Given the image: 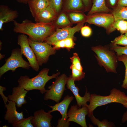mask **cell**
<instances>
[{"instance_id": "obj_5", "label": "cell", "mask_w": 127, "mask_h": 127, "mask_svg": "<svg viewBox=\"0 0 127 127\" xmlns=\"http://www.w3.org/2000/svg\"><path fill=\"white\" fill-rule=\"evenodd\" d=\"M20 49L16 48L12 51L10 57L5 60V63L0 68V77L8 71H15L17 68L29 69L30 66L29 62L24 60L22 57Z\"/></svg>"}, {"instance_id": "obj_47", "label": "cell", "mask_w": 127, "mask_h": 127, "mask_svg": "<svg viewBox=\"0 0 127 127\" xmlns=\"http://www.w3.org/2000/svg\"><path fill=\"white\" fill-rule=\"evenodd\" d=\"M126 101H127V99H126Z\"/></svg>"}, {"instance_id": "obj_14", "label": "cell", "mask_w": 127, "mask_h": 127, "mask_svg": "<svg viewBox=\"0 0 127 127\" xmlns=\"http://www.w3.org/2000/svg\"><path fill=\"white\" fill-rule=\"evenodd\" d=\"M74 81L70 75L68 78L66 83V87L67 89L72 92L76 99L77 105L79 107H80L82 106L87 105V102H90L91 94L89 92H87L86 89L84 96H81L79 93V89L77 86H75Z\"/></svg>"}, {"instance_id": "obj_43", "label": "cell", "mask_w": 127, "mask_h": 127, "mask_svg": "<svg viewBox=\"0 0 127 127\" xmlns=\"http://www.w3.org/2000/svg\"><path fill=\"white\" fill-rule=\"evenodd\" d=\"M5 56V55L2 54L1 53H0V60L4 58Z\"/></svg>"}, {"instance_id": "obj_19", "label": "cell", "mask_w": 127, "mask_h": 127, "mask_svg": "<svg viewBox=\"0 0 127 127\" xmlns=\"http://www.w3.org/2000/svg\"><path fill=\"white\" fill-rule=\"evenodd\" d=\"M28 4L31 14L34 18L50 5L48 0H30Z\"/></svg>"}, {"instance_id": "obj_2", "label": "cell", "mask_w": 127, "mask_h": 127, "mask_svg": "<svg viewBox=\"0 0 127 127\" xmlns=\"http://www.w3.org/2000/svg\"><path fill=\"white\" fill-rule=\"evenodd\" d=\"M49 69L44 68L40 71L35 76L30 78L25 75L20 76L18 80L19 85L28 91L37 90L42 94L45 93L46 91L45 88L46 83L53 78L56 79L60 74V72L49 76L48 74Z\"/></svg>"}, {"instance_id": "obj_22", "label": "cell", "mask_w": 127, "mask_h": 127, "mask_svg": "<svg viewBox=\"0 0 127 127\" xmlns=\"http://www.w3.org/2000/svg\"><path fill=\"white\" fill-rule=\"evenodd\" d=\"M110 13L113 15L115 20L120 19L127 21V7L117 5Z\"/></svg>"}, {"instance_id": "obj_27", "label": "cell", "mask_w": 127, "mask_h": 127, "mask_svg": "<svg viewBox=\"0 0 127 127\" xmlns=\"http://www.w3.org/2000/svg\"><path fill=\"white\" fill-rule=\"evenodd\" d=\"M33 116H31L26 118H24L12 124L14 127H34L31 122Z\"/></svg>"}, {"instance_id": "obj_15", "label": "cell", "mask_w": 127, "mask_h": 127, "mask_svg": "<svg viewBox=\"0 0 127 127\" xmlns=\"http://www.w3.org/2000/svg\"><path fill=\"white\" fill-rule=\"evenodd\" d=\"M8 102V103L5 105L7 110L4 115V119L8 123L12 124L24 118L23 112L19 113L16 111V103L9 100Z\"/></svg>"}, {"instance_id": "obj_35", "label": "cell", "mask_w": 127, "mask_h": 127, "mask_svg": "<svg viewBox=\"0 0 127 127\" xmlns=\"http://www.w3.org/2000/svg\"><path fill=\"white\" fill-rule=\"evenodd\" d=\"M65 43V48H66L68 51L71 48H74L75 45L73 39L71 38H68L64 39Z\"/></svg>"}, {"instance_id": "obj_31", "label": "cell", "mask_w": 127, "mask_h": 127, "mask_svg": "<svg viewBox=\"0 0 127 127\" xmlns=\"http://www.w3.org/2000/svg\"><path fill=\"white\" fill-rule=\"evenodd\" d=\"M56 23L58 26H64L69 25L70 23L66 15L64 13H62L58 17Z\"/></svg>"}, {"instance_id": "obj_18", "label": "cell", "mask_w": 127, "mask_h": 127, "mask_svg": "<svg viewBox=\"0 0 127 127\" xmlns=\"http://www.w3.org/2000/svg\"><path fill=\"white\" fill-rule=\"evenodd\" d=\"M57 13L50 5L39 13L34 18L36 23H52Z\"/></svg>"}, {"instance_id": "obj_38", "label": "cell", "mask_w": 127, "mask_h": 127, "mask_svg": "<svg viewBox=\"0 0 127 127\" xmlns=\"http://www.w3.org/2000/svg\"><path fill=\"white\" fill-rule=\"evenodd\" d=\"M118 0H107V7L109 8V7L113 9L117 5Z\"/></svg>"}, {"instance_id": "obj_17", "label": "cell", "mask_w": 127, "mask_h": 127, "mask_svg": "<svg viewBox=\"0 0 127 127\" xmlns=\"http://www.w3.org/2000/svg\"><path fill=\"white\" fill-rule=\"evenodd\" d=\"M28 91L19 85L13 87L12 94L8 95L9 100L15 102L17 107H21L23 105L26 104V100L25 97Z\"/></svg>"}, {"instance_id": "obj_32", "label": "cell", "mask_w": 127, "mask_h": 127, "mask_svg": "<svg viewBox=\"0 0 127 127\" xmlns=\"http://www.w3.org/2000/svg\"><path fill=\"white\" fill-rule=\"evenodd\" d=\"M70 58L72 63V64L77 69L82 71V67L81 65L80 60L77 53L76 52L74 53L73 56Z\"/></svg>"}, {"instance_id": "obj_3", "label": "cell", "mask_w": 127, "mask_h": 127, "mask_svg": "<svg viewBox=\"0 0 127 127\" xmlns=\"http://www.w3.org/2000/svg\"><path fill=\"white\" fill-rule=\"evenodd\" d=\"M127 96L123 92L114 88L111 90L110 95L103 96L95 94H91L90 103L87 106L88 109V116L93 113V111L97 107L111 103L115 102L121 104L125 107L127 102Z\"/></svg>"}, {"instance_id": "obj_8", "label": "cell", "mask_w": 127, "mask_h": 127, "mask_svg": "<svg viewBox=\"0 0 127 127\" xmlns=\"http://www.w3.org/2000/svg\"><path fill=\"white\" fill-rule=\"evenodd\" d=\"M17 44L20 46L21 53L28 60L30 67L36 71H38L39 66L34 51L29 45L28 38L26 35L22 34L18 35Z\"/></svg>"}, {"instance_id": "obj_6", "label": "cell", "mask_w": 127, "mask_h": 127, "mask_svg": "<svg viewBox=\"0 0 127 127\" xmlns=\"http://www.w3.org/2000/svg\"><path fill=\"white\" fill-rule=\"evenodd\" d=\"M28 39L29 45L34 51L39 66L46 63L49 56L55 54L56 52V50L47 43L36 42Z\"/></svg>"}, {"instance_id": "obj_40", "label": "cell", "mask_w": 127, "mask_h": 127, "mask_svg": "<svg viewBox=\"0 0 127 127\" xmlns=\"http://www.w3.org/2000/svg\"><path fill=\"white\" fill-rule=\"evenodd\" d=\"M86 10L88 9L90 5L91 0H82Z\"/></svg>"}, {"instance_id": "obj_39", "label": "cell", "mask_w": 127, "mask_h": 127, "mask_svg": "<svg viewBox=\"0 0 127 127\" xmlns=\"http://www.w3.org/2000/svg\"><path fill=\"white\" fill-rule=\"evenodd\" d=\"M117 5L127 7V0H118Z\"/></svg>"}, {"instance_id": "obj_4", "label": "cell", "mask_w": 127, "mask_h": 127, "mask_svg": "<svg viewBox=\"0 0 127 127\" xmlns=\"http://www.w3.org/2000/svg\"><path fill=\"white\" fill-rule=\"evenodd\" d=\"M91 49L96 54L95 57L100 66L103 67L108 72L117 73L118 60L115 52L107 45L92 47Z\"/></svg>"}, {"instance_id": "obj_9", "label": "cell", "mask_w": 127, "mask_h": 127, "mask_svg": "<svg viewBox=\"0 0 127 127\" xmlns=\"http://www.w3.org/2000/svg\"><path fill=\"white\" fill-rule=\"evenodd\" d=\"M84 22L78 23L73 27L69 26L61 29H57L50 36L46 38L44 41L51 45L55 42L68 38L73 39L75 33L80 30Z\"/></svg>"}, {"instance_id": "obj_20", "label": "cell", "mask_w": 127, "mask_h": 127, "mask_svg": "<svg viewBox=\"0 0 127 127\" xmlns=\"http://www.w3.org/2000/svg\"><path fill=\"white\" fill-rule=\"evenodd\" d=\"M112 10L106 5L105 0H93V4L87 15L97 12L110 13Z\"/></svg>"}, {"instance_id": "obj_29", "label": "cell", "mask_w": 127, "mask_h": 127, "mask_svg": "<svg viewBox=\"0 0 127 127\" xmlns=\"http://www.w3.org/2000/svg\"><path fill=\"white\" fill-rule=\"evenodd\" d=\"M111 43V45H119L127 46V36L125 34H122L115 38Z\"/></svg>"}, {"instance_id": "obj_44", "label": "cell", "mask_w": 127, "mask_h": 127, "mask_svg": "<svg viewBox=\"0 0 127 127\" xmlns=\"http://www.w3.org/2000/svg\"><path fill=\"white\" fill-rule=\"evenodd\" d=\"M2 42L1 41H0V50H1V47H2Z\"/></svg>"}, {"instance_id": "obj_46", "label": "cell", "mask_w": 127, "mask_h": 127, "mask_svg": "<svg viewBox=\"0 0 127 127\" xmlns=\"http://www.w3.org/2000/svg\"><path fill=\"white\" fill-rule=\"evenodd\" d=\"M125 107H126L127 108V104L126 106H125Z\"/></svg>"}, {"instance_id": "obj_10", "label": "cell", "mask_w": 127, "mask_h": 127, "mask_svg": "<svg viewBox=\"0 0 127 127\" xmlns=\"http://www.w3.org/2000/svg\"><path fill=\"white\" fill-rule=\"evenodd\" d=\"M73 96H70L67 95L61 102L57 103L54 106L48 105L52 109L48 112L51 113L54 111H58L60 112L62 117L58 121L57 127H68L70 125V123L67 121L68 117L67 111L69 104L73 100Z\"/></svg>"}, {"instance_id": "obj_30", "label": "cell", "mask_w": 127, "mask_h": 127, "mask_svg": "<svg viewBox=\"0 0 127 127\" xmlns=\"http://www.w3.org/2000/svg\"><path fill=\"white\" fill-rule=\"evenodd\" d=\"M110 49L116 53L117 56L123 54L127 55V46L122 47L117 45H111Z\"/></svg>"}, {"instance_id": "obj_25", "label": "cell", "mask_w": 127, "mask_h": 127, "mask_svg": "<svg viewBox=\"0 0 127 127\" xmlns=\"http://www.w3.org/2000/svg\"><path fill=\"white\" fill-rule=\"evenodd\" d=\"M91 119V122L94 124L97 125L99 127H111L113 126L112 123L108 122L107 120H104L101 121L96 118L93 115V113L88 116Z\"/></svg>"}, {"instance_id": "obj_26", "label": "cell", "mask_w": 127, "mask_h": 127, "mask_svg": "<svg viewBox=\"0 0 127 127\" xmlns=\"http://www.w3.org/2000/svg\"><path fill=\"white\" fill-rule=\"evenodd\" d=\"M72 70L71 77L74 81H79L84 78L85 73L76 68L72 64L70 67Z\"/></svg>"}, {"instance_id": "obj_23", "label": "cell", "mask_w": 127, "mask_h": 127, "mask_svg": "<svg viewBox=\"0 0 127 127\" xmlns=\"http://www.w3.org/2000/svg\"><path fill=\"white\" fill-rule=\"evenodd\" d=\"M65 7L68 10H78L84 6L82 0H64Z\"/></svg>"}, {"instance_id": "obj_45", "label": "cell", "mask_w": 127, "mask_h": 127, "mask_svg": "<svg viewBox=\"0 0 127 127\" xmlns=\"http://www.w3.org/2000/svg\"><path fill=\"white\" fill-rule=\"evenodd\" d=\"M125 34L127 36V31L126 32Z\"/></svg>"}, {"instance_id": "obj_42", "label": "cell", "mask_w": 127, "mask_h": 127, "mask_svg": "<svg viewBox=\"0 0 127 127\" xmlns=\"http://www.w3.org/2000/svg\"><path fill=\"white\" fill-rule=\"evenodd\" d=\"M18 3L24 4H28V2L30 0H16Z\"/></svg>"}, {"instance_id": "obj_36", "label": "cell", "mask_w": 127, "mask_h": 127, "mask_svg": "<svg viewBox=\"0 0 127 127\" xmlns=\"http://www.w3.org/2000/svg\"><path fill=\"white\" fill-rule=\"evenodd\" d=\"M52 45H53V48L56 50L61 48H65L64 39L56 41L53 43Z\"/></svg>"}, {"instance_id": "obj_7", "label": "cell", "mask_w": 127, "mask_h": 127, "mask_svg": "<svg viewBox=\"0 0 127 127\" xmlns=\"http://www.w3.org/2000/svg\"><path fill=\"white\" fill-rule=\"evenodd\" d=\"M68 78L64 74L58 77L49 86V89L46 90L44 96V100H52L57 103H59L64 91L66 90L65 86Z\"/></svg>"}, {"instance_id": "obj_13", "label": "cell", "mask_w": 127, "mask_h": 127, "mask_svg": "<svg viewBox=\"0 0 127 127\" xmlns=\"http://www.w3.org/2000/svg\"><path fill=\"white\" fill-rule=\"evenodd\" d=\"M52 117L51 113L41 109L35 112L31 122L35 127H51V121Z\"/></svg>"}, {"instance_id": "obj_41", "label": "cell", "mask_w": 127, "mask_h": 127, "mask_svg": "<svg viewBox=\"0 0 127 127\" xmlns=\"http://www.w3.org/2000/svg\"><path fill=\"white\" fill-rule=\"evenodd\" d=\"M127 120V111L123 114L122 119V123H124Z\"/></svg>"}, {"instance_id": "obj_37", "label": "cell", "mask_w": 127, "mask_h": 127, "mask_svg": "<svg viewBox=\"0 0 127 127\" xmlns=\"http://www.w3.org/2000/svg\"><path fill=\"white\" fill-rule=\"evenodd\" d=\"M6 88L5 87L0 86V94L4 101L5 105L6 104L8 100V97H6L3 93V91L6 90Z\"/></svg>"}, {"instance_id": "obj_11", "label": "cell", "mask_w": 127, "mask_h": 127, "mask_svg": "<svg viewBox=\"0 0 127 127\" xmlns=\"http://www.w3.org/2000/svg\"><path fill=\"white\" fill-rule=\"evenodd\" d=\"M113 15L110 13L97 12L87 15L86 22L107 29L114 21Z\"/></svg>"}, {"instance_id": "obj_48", "label": "cell", "mask_w": 127, "mask_h": 127, "mask_svg": "<svg viewBox=\"0 0 127 127\" xmlns=\"http://www.w3.org/2000/svg\"></svg>"}, {"instance_id": "obj_28", "label": "cell", "mask_w": 127, "mask_h": 127, "mask_svg": "<svg viewBox=\"0 0 127 127\" xmlns=\"http://www.w3.org/2000/svg\"><path fill=\"white\" fill-rule=\"evenodd\" d=\"M117 57L118 60L122 62L125 66V77L122 85V87L124 88L127 89V55L123 54Z\"/></svg>"}, {"instance_id": "obj_12", "label": "cell", "mask_w": 127, "mask_h": 127, "mask_svg": "<svg viewBox=\"0 0 127 127\" xmlns=\"http://www.w3.org/2000/svg\"><path fill=\"white\" fill-rule=\"evenodd\" d=\"M87 105L82 106L81 108L77 105H72L67 113L68 118L67 121H73L82 127H87L85 117L88 114V109Z\"/></svg>"}, {"instance_id": "obj_33", "label": "cell", "mask_w": 127, "mask_h": 127, "mask_svg": "<svg viewBox=\"0 0 127 127\" xmlns=\"http://www.w3.org/2000/svg\"><path fill=\"white\" fill-rule=\"evenodd\" d=\"M50 6L53 8L57 13L60 10L64 0H48Z\"/></svg>"}, {"instance_id": "obj_21", "label": "cell", "mask_w": 127, "mask_h": 127, "mask_svg": "<svg viewBox=\"0 0 127 127\" xmlns=\"http://www.w3.org/2000/svg\"><path fill=\"white\" fill-rule=\"evenodd\" d=\"M116 30L119 31L122 34L125 33L127 31V21L120 19L114 20L109 28L106 30V32L109 34Z\"/></svg>"}, {"instance_id": "obj_24", "label": "cell", "mask_w": 127, "mask_h": 127, "mask_svg": "<svg viewBox=\"0 0 127 127\" xmlns=\"http://www.w3.org/2000/svg\"><path fill=\"white\" fill-rule=\"evenodd\" d=\"M69 16L72 21L74 23H84L87 18V16L82 13L71 12Z\"/></svg>"}, {"instance_id": "obj_34", "label": "cell", "mask_w": 127, "mask_h": 127, "mask_svg": "<svg viewBox=\"0 0 127 127\" xmlns=\"http://www.w3.org/2000/svg\"><path fill=\"white\" fill-rule=\"evenodd\" d=\"M80 30L81 35L84 37H89L92 34L91 29L88 26H83Z\"/></svg>"}, {"instance_id": "obj_1", "label": "cell", "mask_w": 127, "mask_h": 127, "mask_svg": "<svg viewBox=\"0 0 127 127\" xmlns=\"http://www.w3.org/2000/svg\"><path fill=\"white\" fill-rule=\"evenodd\" d=\"M13 22L14 32L27 35L28 38L36 42H43L46 38L52 34L55 28L53 22L35 23L27 19L21 23L15 20Z\"/></svg>"}, {"instance_id": "obj_16", "label": "cell", "mask_w": 127, "mask_h": 127, "mask_svg": "<svg viewBox=\"0 0 127 127\" xmlns=\"http://www.w3.org/2000/svg\"><path fill=\"white\" fill-rule=\"evenodd\" d=\"M18 16V12L11 9L7 6L0 5V30H3L4 23L13 22Z\"/></svg>"}]
</instances>
